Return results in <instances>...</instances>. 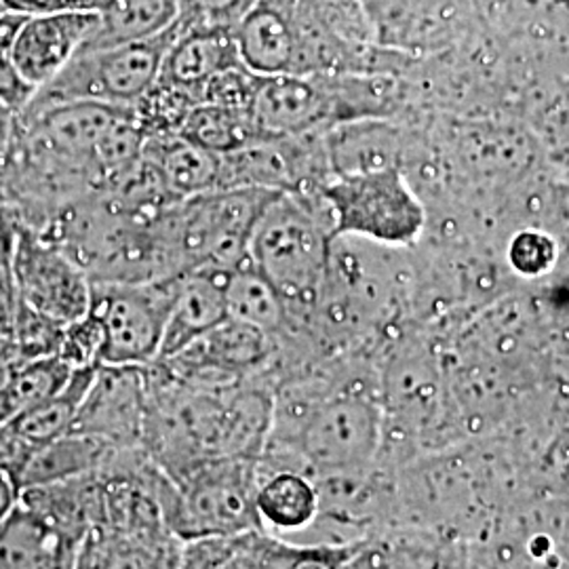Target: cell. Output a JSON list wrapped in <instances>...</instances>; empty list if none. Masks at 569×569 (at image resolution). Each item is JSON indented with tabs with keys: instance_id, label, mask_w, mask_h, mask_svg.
<instances>
[{
	"instance_id": "1",
	"label": "cell",
	"mask_w": 569,
	"mask_h": 569,
	"mask_svg": "<svg viewBox=\"0 0 569 569\" xmlns=\"http://www.w3.org/2000/svg\"><path fill=\"white\" fill-rule=\"evenodd\" d=\"M333 224L323 192H274L249 239L247 258L289 310V329L305 326L326 277Z\"/></svg>"
},
{
	"instance_id": "2",
	"label": "cell",
	"mask_w": 569,
	"mask_h": 569,
	"mask_svg": "<svg viewBox=\"0 0 569 569\" xmlns=\"http://www.w3.org/2000/svg\"><path fill=\"white\" fill-rule=\"evenodd\" d=\"M258 486L251 458H224L173 472L157 500L176 538H234L262 528L256 509Z\"/></svg>"
},
{
	"instance_id": "3",
	"label": "cell",
	"mask_w": 569,
	"mask_h": 569,
	"mask_svg": "<svg viewBox=\"0 0 569 569\" xmlns=\"http://www.w3.org/2000/svg\"><path fill=\"white\" fill-rule=\"evenodd\" d=\"M382 401L366 387L326 388L300 420L287 428L310 470L352 479L371 467L385 441Z\"/></svg>"
},
{
	"instance_id": "4",
	"label": "cell",
	"mask_w": 569,
	"mask_h": 569,
	"mask_svg": "<svg viewBox=\"0 0 569 569\" xmlns=\"http://www.w3.org/2000/svg\"><path fill=\"white\" fill-rule=\"evenodd\" d=\"M176 34L178 26L173 23L163 34L148 41L79 51L51 81L34 91L20 117L74 102L133 108L159 79L164 53Z\"/></svg>"
},
{
	"instance_id": "5",
	"label": "cell",
	"mask_w": 569,
	"mask_h": 569,
	"mask_svg": "<svg viewBox=\"0 0 569 569\" xmlns=\"http://www.w3.org/2000/svg\"><path fill=\"white\" fill-rule=\"evenodd\" d=\"M333 237L416 249L427 237L428 207L403 169L336 176L323 188Z\"/></svg>"
},
{
	"instance_id": "6",
	"label": "cell",
	"mask_w": 569,
	"mask_h": 569,
	"mask_svg": "<svg viewBox=\"0 0 569 569\" xmlns=\"http://www.w3.org/2000/svg\"><path fill=\"white\" fill-rule=\"evenodd\" d=\"M176 279L91 283L89 317L100 329V366L150 367L159 361Z\"/></svg>"
},
{
	"instance_id": "7",
	"label": "cell",
	"mask_w": 569,
	"mask_h": 569,
	"mask_svg": "<svg viewBox=\"0 0 569 569\" xmlns=\"http://www.w3.org/2000/svg\"><path fill=\"white\" fill-rule=\"evenodd\" d=\"M11 224V274L18 300L60 326L81 321L91 305V281L84 270L34 230Z\"/></svg>"
},
{
	"instance_id": "8",
	"label": "cell",
	"mask_w": 569,
	"mask_h": 569,
	"mask_svg": "<svg viewBox=\"0 0 569 569\" xmlns=\"http://www.w3.org/2000/svg\"><path fill=\"white\" fill-rule=\"evenodd\" d=\"M249 112L266 136H302L340 122L327 74L258 77Z\"/></svg>"
},
{
	"instance_id": "9",
	"label": "cell",
	"mask_w": 569,
	"mask_h": 569,
	"mask_svg": "<svg viewBox=\"0 0 569 569\" xmlns=\"http://www.w3.org/2000/svg\"><path fill=\"white\" fill-rule=\"evenodd\" d=\"M143 369L98 367L70 430L100 437L112 446L143 437L148 418V378Z\"/></svg>"
},
{
	"instance_id": "10",
	"label": "cell",
	"mask_w": 569,
	"mask_h": 569,
	"mask_svg": "<svg viewBox=\"0 0 569 569\" xmlns=\"http://www.w3.org/2000/svg\"><path fill=\"white\" fill-rule=\"evenodd\" d=\"M382 409L407 427H427L448 403L443 367L428 346L406 340L390 355L380 385Z\"/></svg>"
},
{
	"instance_id": "11",
	"label": "cell",
	"mask_w": 569,
	"mask_h": 569,
	"mask_svg": "<svg viewBox=\"0 0 569 569\" xmlns=\"http://www.w3.org/2000/svg\"><path fill=\"white\" fill-rule=\"evenodd\" d=\"M98 23L93 11H61L26 18L13 42L21 77L34 91L72 60Z\"/></svg>"
},
{
	"instance_id": "12",
	"label": "cell",
	"mask_w": 569,
	"mask_h": 569,
	"mask_svg": "<svg viewBox=\"0 0 569 569\" xmlns=\"http://www.w3.org/2000/svg\"><path fill=\"white\" fill-rule=\"evenodd\" d=\"M331 176L403 169L413 148L411 136L397 119L338 122L326 131Z\"/></svg>"
},
{
	"instance_id": "13",
	"label": "cell",
	"mask_w": 569,
	"mask_h": 569,
	"mask_svg": "<svg viewBox=\"0 0 569 569\" xmlns=\"http://www.w3.org/2000/svg\"><path fill=\"white\" fill-rule=\"evenodd\" d=\"M298 0H258L232 39L244 68L258 77L296 74L298 39L293 9Z\"/></svg>"
},
{
	"instance_id": "14",
	"label": "cell",
	"mask_w": 569,
	"mask_h": 569,
	"mask_svg": "<svg viewBox=\"0 0 569 569\" xmlns=\"http://www.w3.org/2000/svg\"><path fill=\"white\" fill-rule=\"evenodd\" d=\"M81 542L20 502L0 523V569H77Z\"/></svg>"
},
{
	"instance_id": "15",
	"label": "cell",
	"mask_w": 569,
	"mask_h": 569,
	"mask_svg": "<svg viewBox=\"0 0 569 569\" xmlns=\"http://www.w3.org/2000/svg\"><path fill=\"white\" fill-rule=\"evenodd\" d=\"M226 272L228 270L199 268L178 277L159 361L182 352L186 346L199 340L213 327L224 323L228 319Z\"/></svg>"
},
{
	"instance_id": "16",
	"label": "cell",
	"mask_w": 569,
	"mask_h": 569,
	"mask_svg": "<svg viewBox=\"0 0 569 569\" xmlns=\"http://www.w3.org/2000/svg\"><path fill=\"white\" fill-rule=\"evenodd\" d=\"M98 367H77L68 385L61 388L58 395L44 399L37 406L28 407L13 418H9L7 422H2L0 437L7 441L9 448L18 449V465L30 451L58 439L72 428L82 399L93 385Z\"/></svg>"
},
{
	"instance_id": "17",
	"label": "cell",
	"mask_w": 569,
	"mask_h": 569,
	"mask_svg": "<svg viewBox=\"0 0 569 569\" xmlns=\"http://www.w3.org/2000/svg\"><path fill=\"white\" fill-rule=\"evenodd\" d=\"M239 51L232 32L188 30L176 34L164 53L157 81L190 93L199 103V93L216 74L239 66Z\"/></svg>"
},
{
	"instance_id": "18",
	"label": "cell",
	"mask_w": 569,
	"mask_h": 569,
	"mask_svg": "<svg viewBox=\"0 0 569 569\" xmlns=\"http://www.w3.org/2000/svg\"><path fill=\"white\" fill-rule=\"evenodd\" d=\"M112 448L117 446H112L106 439L70 430L41 448L30 451L13 472L21 491L66 483L72 479L87 477L96 468H100Z\"/></svg>"
},
{
	"instance_id": "19",
	"label": "cell",
	"mask_w": 569,
	"mask_h": 569,
	"mask_svg": "<svg viewBox=\"0 0 569 569\" xmlns=\"http://www.w3.org/2000/svg\"><path fill=\"white\" fill-rule=\"evenodd\" d=\"M142 154L178 201L222 190V157L183 140L180 133L146 138Z\"/></svg>"
},
{
	"instance_id": "20",
	"label": "cell",
	"mask_w": 569,
	"mask_h": 569,
	"mask_svg": "<svg viewBox=\"0 0 569 569\" xmlns=\"http://www.w3.org/2000/svg\"><path fill=\"white\" fill-rule=\"evenodd\" d=\"M180 0H106L98 23L79 51H98L124 42L148 41L178 20Z\"/></svg>"
},
{
	"instance_id": "21",
	"label": "cell",
	"mask_w": 569,
	"mask_h": 569,
	"mask_svg": "<svg viewBox=\"0 0 569 569\" xmlns=\"http://www.w3.org/2000/svg\"><path fill=\"white\" fill-rule=\"evenodd\" d=\"M224 298L228 319L253 327L270 338L289 331V310L283 296L249 258L226 272Z\"/></svg>"
},
{
	"instance_id": "22",
	"label": "cell",
	"mask_w": 569,
	"mask_h": 569,
	"mask_svg": "<svg viewBox=\"0 0 569 569\" xmlns=\"http://www.w3.org/2000/svg\"><path fill=\"white\" fill-rule=\"evenodd\" d=\"M260 523L277 531H300L312 526L321 509L319 488L298 470H279L260 481L256 493Z\"/></svg>"
},
{
	"instance_id": "23",
	"label": "cell",
	"mask_w": 569,
	"mask_h": 569,
	"mask_svg": "<svg viewBox=\"0 0 569 569\" xmlns=\"http://www.w3.org/2000/svg\"><path fill=\"white\" fill-rule=\"evenodd\" d=\"M232 549L247 569H342L350 547L329 545H289L260 533L244 531L230 538Z\"/></svg>"
},
{
	"instance_id": "24",
	"label": "cell",
	"mask_w": 569,
	"mask_h": 569,
	"mask_svg": "<svg viewBox=\"0 0 569 569\" xmlns=\"http://www.w3.org/2000/svg\"><path fill=\"white\" fill-rule=\"evenodd\" d=\"M183 140L204 148L218 157L230 154L266 133L253 121L249 110L213 103L194 106L178 131Z\"/></svg>"
},
{
	"instance_id": "25",
	"label": "cell",
	"mask_w": 569,
	"mask_h": 569,
	"mask_svg": "<svg viewBox=\"0 0 569 569\" xmlns=\"http://www.w3.org/2000/svg\"><path fill=\"white\" fill-rule=\"evenodd\" d=\"M77 367L63 361L60 355L26 361L0 390V418L7 422L16 413L37 406L58 395L68 385Z\"/></svg>"
},
{
	"instance_id": "26",
	"label": "cell",
	"mask_w": 569,
	"mask_h": 569,
	"mask_svg": "<svg viewBox=\"0 0 569 569\" xmlns=\"http://www.w3.org/2000/svg\"><path fill=\"white\" fill-rule=\"evenodd\" d=\"M342 569H449L443 552L411 536L350 545Z\"/></svg>"
},
{
	"instance_id": "27",
	"label": "cell",
	"mask_w": 569,
	"mask_h": 569,
	"mask_svg": "<svg viewBox=\"0 0 569 569\" xmlns=\"http://www.w3.org/2000/svg\"><path fill=\"white\" fill-rule=\"evenodd\" d=\"M563 258L559 237L542 224H519L507 239L502 260L510 274L523 281L549 279Z\"/></svg>"
},
{
	"instance_id": "28",
	"label": "cell",
	"mask_w": 569,
	"mask_h": 569,
	"mask_svg": "<svg viewBox=\"0 0 569 569\" xmlns=\"http://www.w3.org/2000/svg\"><path fill=\"white\" fill-rule=\"evenodd\" d=\"M300 4L331 37L355 47L380 44L363 0H300Z\"/></svg>"
},
{
	"instance_id": "29",
	"label": "cell",
	"mask_w": 569,
	"mask_h": 569,
	"mask_svg": "<svg viewBox=\"0 0 569 569\" xmlns=\"http://www.w3.org/2000/svg\"><path fill=\"white\" fill-rule=\"evenodd\" d=\"M258 0H180L176 26L180 32H232Z\"/></svg>"
},
{
	"instance_id": "30",
	"label": "cell",
	"mask_w": 569,
	"mask_h": 569,
	"mask_svg": "<svg viewBox=\"0 0 569 569\" xmlns=\"http://www.w3.org/2000/svg\"><path fill=\"white\" fill-rule=\"evenodd\" d=\"M23 20L26 16L13 11L0 13V103L7 106L13 114H20L34 96V87H30L21 77L13 58V42Z\"/></svg>"
},
{
	"instance_id": "31",
	"label": "cell",
	"mask_w": 569,
	"mask_h": 569,
	"mask_svg": "<svg viewBox=\"0 0 569 569\" xmlns=\"http://www.w3.org/2000/svg\"><path fill=\"white\" fill-rule=\"evenodd\" d=\"M256 82H258V74L249 72L243 63L232 66L224 72L216 74L211 81L204 84L199 93V103L249 110L251 100H253V91H256Z\"/></svg>"
},
{
	"instance_id": "32",
	"label": "cell",
	"mask_w": 569,
	"mask_h": 569,
	"mask_svg": "<svg viewBox=\"0 0 569 569\" xmlns=\"http://www.w3.org/2000/svg\"><path fill=\"white\" fill-rule=\"evenodd\" d=\"M106 0H2L4 11H13L20 16H44L61 11H93L98 13Z\"/></svg>"
},
{
	"instance_id": "33",
	"label": "cell",
	"mask_w": 569,
	"mask_h": 569,
	"mask_svg": "<svg viewBox=\"0 0 569 569\" xmlns=\"http://www.w3.org/2000/svg\"><path fill=\"white\" fill-rule=\"evenodd\" d=\"M21 488L13 470L0 465V523L20 507Z\"/></svg>"
},
{
	"instance_id": "34",
	"label": "cell",
	"mask_w": 569,
	"mask_h": 569,
	"mask_svg": "<svg viewBox=\"0 0 569 569\" xmlns=\"http://www.w3.org/2000/svg\"><path fill=\"white\" fill-rule=\"evenodd\" d=\"M555 218H557V224L552 226V230H555V234L559 237V241L563 244V256L569 258V186H566L557 194Z\"/></svg>"
},
{
	"instance_id": "35",
	"label": "cell",
	"mask_w": 569,
	"mask_h": 569,
	"mask_svg": "<svg viewBox=\"0 0 569 569\" xmlns=\"http://www.w3.org/2000/svg\"><path fill=\"white\" fill-rule=\"evenodd\" d=\"M568 312H569V305H568ZM566 340H568V350H566V355H568V359H569V319H568V327H566Z\"/></svg>"
}]
</instances>
